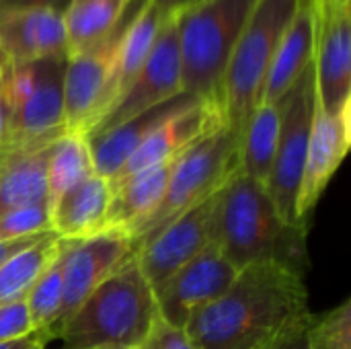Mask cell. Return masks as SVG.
<instances>
[{"label":"cell","mask_w":351,"mask_h":349,"mask_svg":"<svg viewBox=\"0 0 351 349\" xmlns=\"http://www.w3.org/2000/svg\"><path fill=\"white\" fill-rule=\"evenodd\" d=\"M304 276L271 263L239 269L230 288L195 311L185 333L195 349H267L313 323Z\"/></svg>","instance_id":"cell-1"},{"label":"cell","mask_w":351,"mask_h":349,"mask_svg":"<svg viewBox=\"0 0 351 349\" xmlns=\"http://www.w3.org/2000/svg\"><path fill=\"white\" fill-rule=\"evenodd\" d=\"M306 232L308 226L286 222L267 189L239 171L218 191V247L237 269L271 263L304 276Z\"/></svg>","instance_id":"cell-2"},{"label":"cell","mask_w":351,"mask_h":349,"mask_svg":"<svg viewBox=\"0 0 351 349\" xmlns=\"http://www.w3.org/2000/svg\"><path fill=\"white\" fill-rule=\"evenodd\" d=\"M156 319L152 288L134 257L47 331L64 349H134L144 341Z\"/></svg>","instance_id":"cell-3"},{"label":"cell","mask_w":351,"mask_h":349,"mask_svg":"<svg viewBox=\"0 0 351 349\" xmlns=\"http://www.w3.org/2000/svg\"><path fill=\"white\" fill-rule=\"evenodd\" d=\"M298 8V0H257L230 53L220 88V107L226 128L239 142L253 113L263 103L276 49Z\"/></svg>","instance_id":"cell-4"},{"label":"cell","mask_w":351,"mask_h":349,"mask_svg":"<svg viewBox=\"0 0 351 349\" xmlns=\"http://www.w3.org/2000/svg\"><path fill=\"white\" fill-rule=\"evenodd\" d=\"M257 0H202L175 16L183 93L220 105L230 53Z\"/></svg>","instance_id":"cell-5"},{"label":"cell","mask_w":351,"mask_h":349,"mask_svg":"<svg viewBox=\"0 0 351 349\" xmlns=\"http://www.w3.org/2000/svg\"><path fill=\"white\" fill-rule=\"evenodd\" d=\"M68 56L8 64L0 58V80L8 105V136L0 152L47 148L64 128V74Z\"/></svg>","instance_id":"cell-6"},{"label":"cell","mask_w":351,"mask_h":349,"mask_svg":"<svg viewBox=\"0 0 351 349\" xmlns=\"http://www.w3.org/2000/svg\"><path fill=\"white\" fill-rule=\"evenodd\" d=\"M239 138L224 125L191 148L175 163L169 185L154 212L130 234L140 251L175 218L216 195L239 171Z\"/></svg>","instance_id":"cell-7"},{"label":"cell","mask_w":351,"mask_h":349,"mask_svg":"<svg viewBox=\"0 0 351 349\" xmlns=\"http://www.w3.org/2000/svg\"><path fill=\"white\" fill-rule=\"evenodd\" d=\"M276 105L280 109V134L271 175L265 189L278 214L286 222L296 226H308L298 220L296 204L317 107V84L313 64L302 72L296 84Z\"/></svg>","instance_id":"cell-8"},{"label":"cell","mask_w":351,"mask_h":349,"mask_svg":"<svg viewBox=\"0 0 351 349\" xmlns=\"http://www.w3.org/2000/svg\"><path fill=\"white\" fill-rule=\"evenodd\" d=\"M144 0H132L121 23L95 45L68 56L64 74V128L68 134L88 136L109 107L111 80L119 43L132 16Z\"/></svg>","instance_id":"cell-9"},{"label":"cell","mask_w":351,"mask_h":349,"mask_svg":"<svg viewBox=\"0 0 351 349\" xmlns=\"http://www.w3.org/2000/svg\"><path fill=\"white\" fill-rule=\"evenodd\" d=\"M183 93L181 76V51L175 19H167L158 31L154 47L140 68L138 76L123 91L117 103L101 117V121L88 132L86 138L101 136L119 123L177 97Z\"/></svg>","instance_id":"cell-10"},{"label":"cell","mask_w":351,"mask_h":349,"mask_svg":"<svg viewBox=\"0 0 351 349\" xmlns=\"http://www.w3.org/2000/svg\"><path fill=\"white\" fill-rule=\"evenodd\" d=\"M313 10L317 103L325 113H337L351 103V4L317 0Z\"/></svg>","instance_id":"cell-11"},{"label":"cell","mask_w":351,"mask_h":349,"mask_svg":"<svg viewBox=\"0 0 351 349\" xmlns=\"http://www.w3.org/2000/svg\"><path fill=\"white\" fill-rule=\"evenodd\" d=\"M237 274L239 269L222 255L218 243L210 245L152 288L158 317L185 331L189 317L220 298L230 288Z\"/></svg>","instance_id":"cell-12"},{"label":"cell","mask_w":351,"mask_h":349,"mask_svg":"<svg viewBox=\"0 0 351 349\" xmlns=\"http://www.w3.org/2000/svg\"><path fill=\"white\" fill-rule=\"evenodd\" d=\"M214 243H218V193L162 228L136 253V263L154 288Z\"/></svg>","instance_id":"cell-13"},{"label":"cell","mask_w":351,"mask_h":349,"mask_svg":"<svg viewBox=\"0 0 351 349\" xmlns=\"http://www.w3.org/2000/svg\"><path fill=\"white\" fill-rule=\"evenodd\" d=\"M138 249L132 239L111 232L82 241H64V298L56 325L72 315L109 276L132 261Z\"/></svg>","instance_id":"cell-14"},{"label":"cell","mask_w":351,"mask_h":349,"mask_svg":"<svg viewBox=\"0 0 351 349\" xmlns=\"http://www.w3.org/2000/svg\"><path fill=\"white\" fill-rule=\"evenodd\" d=\"M351 142V103L337 113H325L319 103L315 107L304 175L298 191L296 216L308 224L313 210L329 187L333 175L341 167Z\"/></svg>","instance_id":"cell-15"},{"label":"cell","mask_w":351,"mask_h":349,"mask_svg":"<svg viewBox=\"0 0 351 349\" xmlns=\"http://www.w3.org/2000/svg\"><path fill=\"white\" fill-rule=\"evenodd\" d=\"M224 125L226 121L222 115V107L210 101H199L193 107L173 115L160 128H156L138 146V150L128 158V163L115 173V177L109 179L111 189L119 185L123 179L144 169H150V167H156L160 163L181 156L195 142H199L202 138H206L208 134Z\"/></svg>","instance_id":"cell-16"},{"label":"cell","mask_w":351,"mask_h":349,"mask_svg":"<svg viewBox=\"0 0 351 349\" xmlns=\"http://www.w3.org/2000/svg\"><path fill=\"white\" fill-rule=\"evenodd\" d=\"M68 56L64 16L45 8H16L0 12V58L25 64Z\"/></svg>","instance_id":"cell-17"},{"label":"cell","mask_w":351,"mask_h":349,"mask_svg":"<svg viewBox=\"0 0 351 349\" xmlns=\"http://www.w3.org/2000/svg\"><path fill=\"white\" fill-rule=\"evenodd\" d=\"M202 99L189 95V93H181L123 123H119L117 128L95 136V138H86L88 146H90V154H93V167L95 173L105 177L107 181L111 177H115V173L128 163V158L138 150V146L156 130L160 128L167 119H171L173 115L193 107L195 103H199Z\"/></svg>","instance_id":"cell-18"},{"label":"cell","mask_w":351,"mask_h":349,"mask_svg":"<svg viewBox=\"0 0 351 349\" xmlns=\"http://www.w3.org/2000/svg\"><path fill=\"white\" fill-rule=\"evenodd\" d=\"M109 204V181L93 173L49 206V226L64 241H82L103 234Z\"/></svg>","instance_id":"cell-19"},{"label":"cell","mask_w":351,"mask_h":349,"mask_svg":"<svg viewBox=\"0 0 351 349\" xmlns=\"http://www.w3.org/2000/svg\"><path fill=\"white\" fill-rule=\"evenodd\" d=\"M177 158L144 169L115 185L111 189V204L107 210L103 232L121 234L130 239V234L160 204Z\"/></svg>","instance_id":"cell-20"},{"label":"cell","mask_w":351,"mask_h":349,"mask_svg":"<svg viewBox=\"0 0 351 349\" xmlns=\"http://www.w3.org/2000/svg\"><path fill=\"white\" fill-rule=\"evenodd\" d=\"M315 53V10L300 6L284 33L265 82L263 103H278L313 64Z\"/></svg>","instance_id":"cell-21"},{"label":"cell","mask_w":351,"mask_h":349,"mask_svg":"<svg viewBox=\"0 0 351 349\" xmlns=\"http://www.w3.org/2000/svg\"><path fill=\"white\" fill-rule=\"evenodd\" d=\"M49 146L29 152H0V218L25 206L47 204Z\"/></svg>","instance_id":"cell-22"},{"label":"cell","mask_w":351,"mask_h":349,"mask_svg":"<svg viewBox=\"0 0 351 349\" xmlns=\"http://www.w3.org/2000/svg\"><path fill=\"white\" fill-rule=\"evenodd\" d=\"M132 0H70L64 16L68 56L105 39L123 19Z\"/></svg>","instance_id":"cell-23"},{"label":"cell","mask_w":351,"mask_h":349,"mask_svg":"<svg viewBox=\"0 0 351 349\" xmlns=\"http://www.w3.org/2000/svg\"><path fill=\"white\" fill-rule=\"evenodd\" d=\"M280 134V109L276 103H261L253 113L239 150V173L267 187Z\"/></svg>","instance_id":"cell-24"},{"label":"cell","mask_w":351,"mask_h":349,"mask_svg":"<svg viewBox=\"0 0 351 349\" xmlns=\"http://www.w3.org/2000/svg\"><path fill=\"white\" fill-rule=\"evenodd\" d=\"M93 173L88 140L80 134H62L47 152V206Z\"/></svg>","instance_id":"cell-25"},{"label":"cell","mask_w":351,"mask_h":349,"mask_svg":"<svg viewBox=\"0 0 351 349\" xmlns=\"http://www.w3.org/2000/svg\"><path fill=\"white\" fill-rule=\"evenodd\" d=\"M60 251V237L49 232L37 245L14 255L0 267V306L25 300L39 276L49 267Z\"/></svg>","instance_id":"cell-26"},{"label":"cell","mask_w":351,"mask_h":349,"mask_svg":"<svg viewBox=\"0 0 351 349\" xmlns=\"http://www.w3.org/2000/svg\"><path fill=\"white\" fill-rule=\"evenodd\" d=\"M62 267H64V239H60V251L56 259L39 276V280L33 284V288L29 290L25 298L29 315H31L33 331H47L51 325H56L60 317L62 298H64Z\"/></svg>","instance_id":"cell-27"},{"label":"cell","mask_w":351,"mask_h":349,"mask_svg":"<svg viewBox=\"0 0 351 349\" xmlns=\"http://www.w3.org/2000/svg\"><path fill=\"white\" fill-rule=\"evenodd\" d=\"M306 349H351V298L313 319L304 333Z\"/></svg>","instance_id":"cell-28"},{"label":"cell","mask_w":351,"mask_h":349,"mask_svg":"<svg viewBox=\"0 0 351 349\" xmlns=\"http://www.w3.org/2000/svg\"><path fill=\"white\" fill-rule=\"evenodd\" d=\"M49 206L35 204L8 212L0 218V243L49 232Z\"/></svg>","instance_id":"cell-29"},{"label":"cell","mask_w":351,"mask_h":349,"mask_svg":"<svg viewBox=\"0 0 351 349\" xmlns=\"http://www.w3.org/2000/svg\"><path fill=\"white\" fill-rule=\"evenodd\" d=\"M33 333L31 315L25 300L8 302L0 306V344L12 341Z\"/></svg>","instance_id":"cell-30"},{"label":"cell","mask_w":351,"mask_h":349,"mask_svg":"<svg viewBox=\"0 0 351 349\" xmlns=\"http://www.w3.org/2000/svg\"><path fill=\"white\" fill-rule=\"evenodd\" d=\"M134 349H195L191 339L183 329H177L162 321L160 317L154 321L152 329L144 337V341Z\"/></svg>","instance_id":"cell-31"},{"label":"cell","mask_w":351,"mask_h":349,"mask_svg":"<svg viewBox=\"0 0 351 349\" xmlns=\"http://www.w3.org/2000/svg\"><path fill=\"white\" fill-rule=\"evenodd\" d=\"M70 0H0V12L16 8H45L64 14Z\"/></svg>","instance_id":"cell-32"},{"label":"cell","mask_w":351,"mask_h":349,"mask_svg":"<svg viewBox=\"0 0 351 349\" xmlns=\"http://www.w3.org/2000/svg\"><path fill=\"white\" fill-rule=\"evenodd\" d=\"M49 232H53V230H49ZM49 232L33 234V237H23V239H14V241H2V243H0V267H2L8 259H12L14 255H19V253H23V251H27L29 247L37 245V243H39L41 239H45Z\"/></svg>","instance_id":"cell-33"},{"label":"cell","mask_w":351,"mask_h":349,"mask_svg":"<svg viewBox=\"0 0 351 349\" xmlns=\"http://www.w3.org/2000/svg\"><path fill=\"white\" fill-rule=\"evenodd\" d=\"M51 341L53 339L49 331H33L25 337L0 344V349H45Z\"/></svg>","instance_id":"cell-34"},{"label":"cell","mask_w":351,"mask_h":349,"mask_svg":"<svg viewBox=\"0 0 351 349\" xmlns=\"http://www.w3.org/2000/svg\"><path fill=\"white\" fill-rule=\"evenodd\" d=\"M152 6L160 12L162 19H175L177 14L185 12L187 8L199 4L202 0H150Z\"/></svg>","instance_id":"cell-35"},{"label":"cell","mask_w":351,"mask_h":349,"mask_svg":"<svg viewBox=\"0 0 351 349\" xmlns=\"http://www.w3.org/2000/svg\"><path fill=\"white\" fill-rule=\"evenodd\" d=\"M6 136H8V105H6V97H4V88L0 80V150L6 142Z\"/></svg>","instance_id":"cell-36"},{"label":"cell","mask_w":351,"mask_h":349,"mask_svg":"<svg viewBox=\"0 0 351 349\" xmlns=\"http://www.w3.org/2000/svg\"><path fill=\"white\" fill-rule=\"evenodd\" d=\"M267 349H306V341H304V333L302 335H294V337H288V339H282L278 341L276 346Z\"/></svg>","instance_id":"cell-37"},{"label":"cell","mask_w":351,"mask_h":349,"mask_svg":"<svg viewBox=\"0 0 351 349\" xmlns=\"http://www.w3.org/2000/svg\"><path fill=\"white\" fill-rule=\"evenodd\" d=\"M298 4L304 6V8H313L315 6V0H298Z\"/></svg>","instance_id":"cell-38"},{"label":"cell","mask_w":351,"mask_h":349,"mask_svg":"<svg viewBox=\"0 0 351 349\" xmlns=\"http://www.w3.org/2000/svg\"><path fill=\"white\" fill-rule=\"evenodd\" d=\"M317 2V0H315ZM331 2H339V4H351V0H331Z\"/></svg>","instance_id":"cell-39"},{"label":"cell","mask_w":351,"mask_h":349,"mask_svg":"<svg viewBox=\"0 0 351 349\" xmlns=\"http://www.w3.org/2000/svg\"><path fill=\"white\" fill-rule=\"evenodd\" d=\"M93 349H113V348H93Z\"/></svg>","instance_id":"cell-40"}]
</instances>
